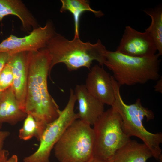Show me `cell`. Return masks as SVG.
Listing matches in <instances>:
<instances>
[{"instance_id":"cell-21","label":"cell","mask_w":162,"mask_h":162,"mask_svg":"<svg viewBox=\"0 0 162 162\" xmlns=\"http://www.w3.org/2000/svg\"><path fill=\"white\" fill-rule=\"evenodd\" d=\"M9 135L10 132L8 131L0 130V151L3 149L4 141Z\"/></svg>"},{"instance_id":"cell-12","label":"cell","mask_w":162,"mask_h":162,"mask_svg":"<svg viewBox=\"0 0 162 162\" xmlns=\"http://www.w3.org/2000/svg\"><path fill=\"white\" fill-rule=\"evenodd\" d=\"M78 103V119L93 125L104 112V105L90 94L85 85H77L74 91Z\"/></svg>"},{"instance_id":"cell-22","label":"cell","mask_w":162,"mask_h":162,"mask_svg":"<svg viewBox=\"0 0 162 162\" xmlns=\"http://www.w3.org/2000/svg\"><path fill=\"white\" fill-rule=\"evenodd\" d=\"M8 151L2 149L0 151V162H6L8 158Z\"/></svg>"},{"instance_id":"cell-1","label":"cell","mask_w":162,"mask_h":162,"mask_svg":"<svg viewBox=\"0 0 162 162\" xmlns=\"http://www.w3.org/2000/svg\"><path fill=\"white\" fill-rule=\"evenodd\" d=\"M51 63V56L46 48L28 52L24 110L44 128L58 118L60 110L48 88Z\"/></svg>"},{"instance_id":"cell-9","label":"cell","mask_w":162,"mask_h":162,"mask_svg":"<svg viewBox=\"0 0 162 162\" xmlns=\"http://www.w3.org/2000/svg\"><path fill=\"white\" fill-rule=\"evenodd\" d=\"M116 51L130 56L144 57L154 56L157 50L146 32H141L127 26Z\"/></svg>"},{"instance_id":"cell-13","label":"cell","mask_w":162,"mask_h":162,"mask_svg":"<svg viewBox=\"0 0 162 162\" xmlns=\"http://www.w3.org/2000/svg\"><path fill=\"white\" fill-rule=\"evenodd\" d=\"M16 16L21 22L23 31L29 33L40 26L25 4L20 0H0V21L5 16Z\"/></svg>"},{"instance_id":"cell-15","label":"cell","mask_w":162,"mask_h":162,"mask_svg":"<svg viewBox=\"0 0 162 162\" xmlns=\"http://www.w3.org/2000/svg\"><path fill=\"white\" fill-rule=\"evenodd\" d=\"M152 157V152L147 145L130 139L107 162H147Z\"/></svg>"},{"instance_id":"cell-17","label":"cell","mask_w":162,"mask_h":162,"mask_svg":"<svg viewBox=\"0 0 162 162\" xmlns=\"http://www.w3.org/2000/svg\"><path fill=\"white\" fill-rule=\"evenodd\" d=\"M151 19L150 26L146 32L152 39L156 47L158 54L162 55V8L158 6L154 8L144 10Z\"/></svg>"},{"instance_id":"cell-23","label":"cell","mask_w":162,"mask_h":162,"mask_svg":"<svg viewBox=\"0 0 162 162\" xmlns=\"http://www.w3.org/2000/svg\"><path fill=\"white\" fill-rule=\"evenodd\" d=\"M154 87L155 91L160 93L162 92V79L159 78Z\"/></svg>"},{"instance_id":"cell-25","label":"cell","mask_w":162,"mask_h":162,"mask_svg":"<svg viewBox=\"0 0 162 162\" xmlns=\"http://www.w3.org/2000/svg\"><path fill=\"white\" fill-rule=\"evenodd\" d=\"M86 162H106L105 161L100 160L94 157H93L90 160Z\"/></svg>"},{"instance_id":"cell-14","label":"cell","mask_w":162,"mask_h":162,"mask_svg":"<svg viewBox=\"0 0 162 162\" xmlns=\"http://www.w3.org/2000/svg\"><path fill=\"white\" fill-rule=\"evenodd\" d=\"M27 115L21 108L11 86L2 92L0 98V128L5 123L16 124Z\"/></svg>"},{"instance_id":"cell-3","label":"cell","mask_w":162,"mask_h":162,"mask_svg":"<svg viewBox=\"0 0 162 162\" xmlns=\"http://www.w3.org/2000/svg\"><path fill=\"white\" fill-rule=\"evenodd\" d=\"M113 84L115 99L111 106L121 117L123 131L130 137L135 136L141 139L150 149L153 157L159 162H162V150L160 147L162 143V133H151L147 130L143 124V120L145 118L147 121L154 119L153 112L144 107L139 98L133 104H126L121 94V86L115 80L113 81Z\"/></svg>"},{"instance_id":"cell-18","label":"cell","mask_w":162,"mask_h":162,"mask_svg":"<svg viewBox=\"0 0 162 162\" xmlns=\"http://www.w3.org/2000/svg\"><path fill=\"white\" fill-rule=\"evenodd\" d=\"M24 120L23 126L19 131L20 139L27 140L35 137L39 141L45 128L30 114H27Z\"/></svg>"},{"instance_id":"cell-19","label":"cell","mask_w":162,"mask_h":162,"mask_svg":"<svg viewBox=\"0 0 162 162\" xmlns=\"http://www.w3.org/2000/svg\"><path fill=\"white\" fill-rule=\"evenodd\" d=\"M13 75L11 67L8 62L0 74V92H3L12 86Z\"/></svg>"},{"instance_id":"cell-6","label":"cell","mask_w":162,"mask_h":162,"mask_svg":"<svg viewBox=\"0 0 162 162\" xmlns=\"http://www.w3.org/2000/svg\"><path fill=\"white\" fill-rule=\"evenodd\" d=\"M122 120L112 107L104 111L94 124V157L108 162L130 139L122 128Z\"/></svg>"},{"instance_id":"cell-10","label":"cell","mask_w":162,"mask_h":162,"mask_svg":"<svg viewBox=\"0 0 162 162\" xmlns=\"http://www.w3.org/2000/svg\"><path fill=\"white\" fill-rule=\"evenodd\" d=\"M113 79L103 66L96 64L91 69L85 85L92 95L104 104L111 106L115 99Z\"/></svg>"},{"instance_id":"cell-11","label":"cell","mask_w":162,"mask_h":162,"mask_svg":"<svg viewBox=\"0 0 162 162\" xmlns=\"http://www.w3.org/2000/svg\"><path fill=\"white\" fill-rule=\"evenodd\" d=\"M28 52L13 54L8 62L13 75L11 87L21 108L24 112L28 81Z\"/></svg>"},{"instance_id":"cell-2","label":"cell","mask_w":162,"mask_h":162,"mask_svg":"<svg viewBox=\"0 0 162 162\" xmlns=\"http://www.w3.org/2000/svg\"><path fill=\"white\" fill-rule=\"evenodd\" d=\"M46 48L51 58L50 73L55 65L60 63L70 71L82 67L89 69L94 61L103 66L107 50L100 39L94 44L83 42L80 38L69 40L56 32L48 41Z\"/></svg>"},{"instance_id":"cell-20","label":"cell","mask_w":162,"mask_h":162,"mask_svg":"<svg viewBox=\"0 0 162 162\" xmlns=\"http://www.w3.org/2000/svg\"><path fill=\"white\" fill-rule=\"evenodd\" d=\"M12 55L9 52H0V74L3 68L8 62ZM2 93V92H0V98Z\"/></svg>"},{"instance_id":"cell-16","label":"cell","mask_w":162,"mask_h":162,"mask_svg":"<svg viewBox=\"0 0 162 162\" xmlns=\"http://www.w3.org/2000/svg\"><path fill=\"white\" fill-rule=\"evenodd\" d=\"M62 6L60 9L61 13L69 11L73 17L74 35V38H79V25L81 16L86 11H90L93 13L95 16L100 17L104 15L100 10L97 11L90 7L89 2L86 0H61Z\"/></svg>"},{"instance_id":"cell-4","label":"cell","mask_w":162,"mask_h":162,"mask_svg":"<svg viewBox=\"0 0 162 162\" xmlns=\"http://www.w3.org/2000/svg\"><path fill=\"white\" fill-rule=\"evenodd\" d=\"M105 56L104 65L112 73L113 77L120 86L144 84L160 77V56L158 53L139 57L107 50Z\"/></svg>"},{"instance_id":"cell-24","label":"cell","mask_w":162,"mask_h":162,"mask_svg":"<svg viewBox=\"0 0 162 162\" xmlns=\"http://www.w3.org/2000/svg\"><path fill=\"white\" fill-rule=\"evenodd\" d=\"M6 162H18V158L17 155H13L8 158Z\"/></svg>"},{"instance_id":"cell-7","label":"cell","mask_w":162,"mask_h":162,"mask_svg":"<svg viewBox=\"0 0 162 162\" xmlns=\"http://www.w3.org/2000/svg\"><path fill=\"white\" fill-rule=\"evenodd\" d=\"M76 101L74 91L71 88L65 107L62 110H60L56 119L47 124L39 141L37 149L24 158L23 162H50L51 152L55 144L68 127L78 119L77 113L74 111Z\"/></svg>"},{"instance_id":"cell-5","label":"cell","mask_w":162,"mask_h":162,"mask_svg":"<svg viewBox=\"0 0 162 162\" xmlns=\"http://www.w3.org/2000/svg\"><path fill=\"white\" fill-rule=\"evenodd\" d=\"M94 135L89 124L78 119L66 129L54 146L60 162H86L94 157Z\"/></svg>"},{"instance_id":"cell-8","label":"cell","mask_w":162,"mask_h":162,"mask_svg":"<svg viewBox=\"0 0 162 162\" xmlns=\"http://www.w3.org/2000/svg\"><path fill=\"white\" fill-rule=\"evenodd\" d=\"M56 32L51 21L33 29L27 35H10L0 43V52L12 54L23 52H35L46 48L48 41Z\"/></svg>"}]
</instances>
